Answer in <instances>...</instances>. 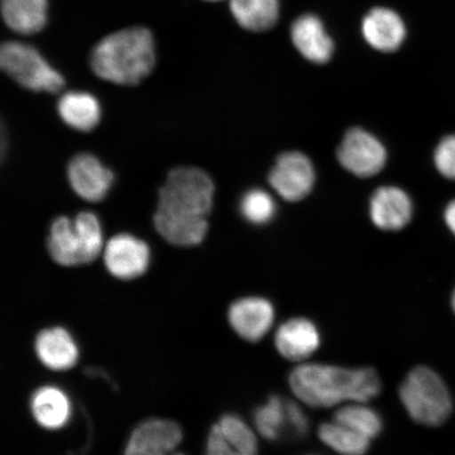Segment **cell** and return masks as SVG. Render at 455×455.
Wrapping results in <instances>:
<instances>
[{"label":"cell","mask_w":455,"mask_h":455,"mask_svg":"<svg viewBox=\"0 0 455 455\" xmlns=\"http://www.w3.org/2000/svg\"><path fill=\"white\" fill-rule=\"evenodd\" d=\"M57 111L68 126L87 132L96 127L100 119V106L92 94L70 91L62 95Z\"/></svg>","instance_id":"obj_20"},{"label":"cell","mask_w":455,"mask_h":455,"mask_svg":"<svg viewBox=\"0 0 455 455\" xmlns=\"http://www.w3.org/2000/svg\"><path fill=\"white\" fill-rule=\"evenodd\" d=\"M341 166L358 178H371L383 170L387 161L384 145L361 128L348 131L338 150Z\"/></svg>","instance_id":"obj_7"},{"label":"cell","mask_w":455,"mask_h":455,"mask_svg":"<svg viewBox=\"0 0 455 455\" xmlns=\"http://www.w3.org/2000/svg\"><path fill=\"white\" fill-rule=\"evenodd\" d=\"M435 164L443 178L455 180V134L446 136L437 145Z\"/></svg>","instance_id":"obj_27"},{"label":"cell","mask_w":455,"mask_h":455,"mask_svg":"<svg viewBox=\"0 0 455 455\" xmlns=\"http://www.w3.org/2000/svg\"><path fill=\"white\" fill-rule=\"evenodd\" d=\"M333 420L357 432L369 440L377 439L383 431V419L368 403L354 402L338 407Z\"/></svg>","instance_id":"obj_23"},{"label":"cell","mask_w":455,"mask_h":455,"mask_svg":"<svg viewBox=\"0 0 455 455\" xmlns=\"http://www.w3.org/2000/svg\"><path fill=\"white\" fill-rule=\"evenodd\" d=\"M398 397L415 423L439 427L453 411L447 385L435 370L418 366L411 370L398 388Z\"/></svg>","instance_id":"obj_4"},{"label":"cell","mask_w":455,"mask_h":455,"mask_svg":"<svg viewBox=\"0 0 455 455\" xmlns=\"http://www.w3.org/2000/svg\"><path fill=\"white\" fill-rule=\"evenodd\" d=\"M363 34L373 49L394 52L405 41L406 28L395 11L377 8L363 19Z\"/></svg>","instance_id":"obj_16"},{"label":"cell","mask_w":455,"mask_h":455,"mask_svg":"<svg viewBox=\"0 0 455 455\" xmlns=\"http://www.w3.org/2000/svg\"><path fill=\"white\" fill-rule=\"evenodd\" d=\"M443 219H445L449 229H451L455 235V199L449 203L445 210V214H443Z\"/></svg>","instance_id":"obj_30"},{"label":"cell","mask_w":455,"mask_h":455,"mask_svg":"<svg viewBox=\"0 0 455 455\" xmlns=\"http://www.w3.org/2000/svg\"><path fill=\"white\" fill-rule=\"evenodd\" d=\"M318 439L339 455H366L371 440L335 420L323 423L317 429Z\"/></svg>","instance_id":"obj_22"},{"label":"cell","mask_w":455,"mask_h":455,"mask_svg":"<svg viewBox=\"0 0 455 455\" xmlns=\"http://www.w3.org/2000/svg\"><path fill=\"white\" fill-rule=\"evenodd\" d=\"M31 412L36 423L47 430H60L69 422V397L59 387L44 386L31 398Z\"/></svg>","instance_id":"obj_18"},{"label":"cell","mask_w":455,"mask_h":455,"mask_svg":"<svg viewBox=\"0 0 455 455\" xmlns=\"http://www.w3.org/2000/svg\"><path fill=\"white\" fill-rule=\"evenodd\" d=\"M156 60L152 33L146 28L133 27L102 38L91 53L90 65L104 81L134 85L149 76Z\"/></svg>","instance_id":"obj_3"},{"label":"cell","mask_w":455,"mask_h":455,"mask_svg":"<svg viewBox=\"0 0 455 455\" xmlns=\"http://www.w3.org/2000/svg\"><path fill=\"white\" fill-rule=\"evenodd\" d=\"M108 271L119 280H134L144 275L150 264V249L145 242L130 235L113 236L104 250Z\"/></svg>","instance_id":"obj_11"},{"label":"cell","mask_w":455,"mask_h":455,"mask_svg":"<svg viewBox=\"0 0 455 455\" xmlns=\"http://www.w3.org/2000/svg\"><path fill=\"white\" fill-rule=\"evenodd\" d=\"M254 429L264 440L280 439L287 428L286 400L280 395H270L253 413Z\"/></svg>","instance_id":"obj_24"},{"label":"cell","mask_w":455,"mask_h":455,"mask_svg":"<svg viewBox=\"0 0 455 455\" xmlns=\"http://www.w3.org/2000/svg\"><path fill=\"white\" fill-rule=\"evenodd\" d=\"M0 67L21 87L37 92H59L65 85L64 77L30 44L5 42L0 48Z\"/></svg>","instance_id":"obj_6"},{"label":"cell","mask_w":455,"mask_h":455,"mask_svg":"<svg viewBox=\"0 0 455 455\" xmlns=\"http://www.w3.org/2000/svg\"><path fill=\"white\" fill-rule=\"evenodd\" d=\"M206 455H248L228 443L213 426L206 443Z\"/></svg>","instance_id":"obj_29"},{"label":"cell","mask_w":455,"mask_h":455,"mask_svg":"<svg viewBox=\"0 0 455 455\" xmlns=\"http://www.w3.org/2000/svg\"><path fill=\"white\" fill-rule=\"evenodd\" d=\"M235 20L249 31L269 30L280 15L278 0H230Z\"/></svg>","instance_id":"obj_21"},{"label":"cell","mask_w":455,"mask_h":455,"mask_svg":"<svg viewBox=\"0 0 455 455\" xmlns=\"http://www.w3.org/2000/svg\"><path fill=\"white\" fill-rule=\"evenodd\" d=\"M413 204L411 196L400 188H379L370 199V218L379 229L397 231L411 220Z\"/></svg>","instance_id":"obj_14"},{"label":"cell","mask_w":455,"mask_h":455,"mask_svg":"<svg viewBox=\"0 0 455 455\" xmlns=\"http://www.w3.org/2000/svg\"><path fill=\"white\" fill-rule=\"evenodd\" d=\"M183 429L174 420H144L130 435L124 455H186L178 451Z\"/></svg>","instance_id":"obj_9"},{"label":"cell","mask_w":455,"mask_h":455,"mask_svg":"<svg viewBox=\"0 0 455 455\" xmlns=\"http://www.w3.org/2000/svg\"><path fill=\"white\" fill-rule=\"evenodd\" d=\"M451 307H452V309H453V312L455 315V289H454V291H453L452 297H451Z\"/></svg>","instance_id":"obj_31"},{"label":"cell","mask_w":455,"mask_h":455,"mask_svg":"<svg viewBox=\"0 0 455 455\" xmlns=\"http://www.w3.org/2000/svg\"><path fill=\"white\" fill-rule=\"evenodd\" d=\"M320 330L309 318L293 317L276 329L275 347L278 355L292 363H306L320 349Z\"/></svg>","instance_id":"obj_12"},{"label":"cell","mask_w":455,"mask_h":455,"mask_svg":"<svg viewBox=\"0 0 455 455\" xmlns=\"http://www.w3.org/2000/svg\"><path fill=\"white\" fill-rule=\"evenodd\" d=\"M315 168L303 153L291 151L278 156L269 174V184L287 202H299L315 185Z\"/></svg>","instance_id":"obj_8"},{"label":"cell","mask_w":455,"mask_h":455,"mask_svg":"<svg viewBox=\"0 0 455 455\" xmlns=\"http://www.w3.org/2000/svg\"><path fill=\"white\" fill-rule=\"evenodd\" d=\"M68 180L74 192L84 201L98 203L107 196L113 173L90 153H79L68 164Z\"/></svg>","instance_id":"obj_13"},{"label":"cell","mask_w":455,"mask_h":455,"mask_svg":"<svg viewBox=\"0 0 455 455\" xmlns=\"http://www.w3.org/2000/svg\"><path fill=\"white\" fill-rule=\"evenodd\" d=\"M214 184L202 169L179 167L167 176L159 190L155 218L156 231L174 246L201 243L208 231Z\"/></svg>","instance_id":"obj_1"},{"label":"cell","mask_w":455,"mask_h":455,"mask_svg":"<svg viewBox=\"0 0 455 455\" xmlns=\"http://www.w3.org/2000/svg\"><path fill=\"white\" fill-rule=\"evenodd\" d=\"M228 321L238 337L249 343H259L275 322V306L264 298H243L230 306Z\"/></svg>","instance_id":"obj_10"},{"label":"cell","mask_w":455,"mask_h":455,"mask_svg":"<svg viewBox=\"0 0 455 455\" xmlns=\"http://www.w3.org/2000/svg\"><path fill=\"white\" fill-rule=\"evenodd\" d=\"M287 429L294 435L304 437L309 431V419L299 401L286 400Z\"/></svg>","instance_id":"obj_28"},{"label":"cell","mask_w":455,"mask_h":455,"mask_svg":"<svg viewBox=\"0 0 455 455\" xmlns=\"http://www.w3.org/2000/svg\"><path fill=\"white\" fill-rule=\"evenodd\" d=\"M291 36L295 48L305 59L315 64H325L331 59L334 50L332 39L316 16L304 15L295 20Z\"/></svg>","instance_id":"obj_17"},{"label":"cell","mask_w":455,"mask_h":455,"mask_svg":"<svg viewBox=\"0 0 455 455\" xmlns=\"http://www.w3.org/2000/svg\"><path fill=\"white\" fill-rule=\"evenodd\" d=\"M47 248L56 264L73 267L98 259L102 248L101 228L91 212H81L70 220L60 216L50 227Z\"/></svg>","instance_id":"obj_5"},{"label":"cell","mask_w":455,"mask_h":455,"mask_svg":"<svg viewBox=\"0 0 455 455\" xmlns=\"http://www.w3.org/2000/svg\"><path fill=\"white\" fill-rule=\"evenodd\" d=\"M213 426L232 446L248 455L259 454L258 432L237 414H225Z\"/></svg>","instance_id":"obj_25"},{"label":"cell","mask_w":455,"mask_h":455,"mask_svg":"<svg viewBox=\"0 0 455 455\" xmlns=\"http://www.w3.org/2000/svg\"><path fill=\"white\" fill-rule=\"evenodd\" d=\"M207 2H219V0H207Z\"/></svg>","instance_id":"obj_32"},{"label":"cell","mask_w":455,"mask_h":455,"mask_svg":"<svg viewBox=\"0 0 455 455\" xmlns=\"http://www.w3.org/2000/svg\"><path fill=\"white\" fill-rule=\"evenodd\" d=\"M2 15L11 30L32 36L47 24L48 0H3Z\"/></svg>","instance_id":"obj_19"},{"label":"cell","mask_w":455,"mask_h":455,"mask_svg":"<svg viewBox=\"0 0 455 455\" xmlns=\"http://www.w3.org/2000/svg\"><path fill=\"white\" fill-rule=\"evenodd\" d=\"M288 384L303 405L315 409L369 403L382 391V379L371 367L347 368L321 363H301L289 373Z\"/></svg>","instance_id":"obj_2"},{"label":"cell","mask_w":455,"mask_h":455,"mask_svg":"<svg viewBox=\"0 0 455 455\" xmlns=\"http://www.w3.org/2000/svg\"><path fill=\"white\" fill-rule=\"evenodd\" d=\"M275 202L268 192L250 190L241 201V212L244 219L254 225L268 223L275 214Z\"/></svg>","instance_id":"obj_26"},{"label":"cell","mask_w":455,"mask_h":455,"mask_svg":"<svg viewBox=\"0 0 455 455\" xmlns=\"http://www.w3.org/2000/svg\"><path fill=\"white\" fill-rule=\"evenodd\" d=\"M36 352L44 366L52 371H67L78 361L76 341L66 329L53 327L43 330L36 339Z\"/></svg>","instance_id":"obj_15"}]
</instances>
